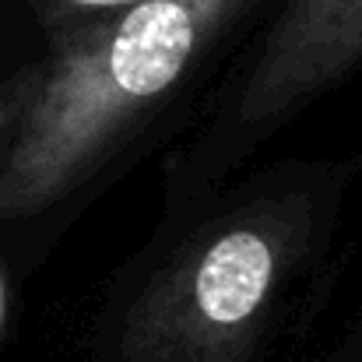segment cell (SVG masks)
I'll return each mask as SVG.
<instances>
[{"label":"cell","mask_w":362,"mask_h":362,"mask_svg":"<svg viewBox=\"0 0 362 362\" xmlns=\"http://www.w3.org/2000/svg\"><path fill=\"white\" fill-rule=\"evenodd\" d=\"M331 201V173L303 169L187 218L103 313L92 362H274Z\"/></svg>","instance_id":"obj_1"},{"label":"cell","mask_w":362,"mask_h":362,"mask_svg":"<svg viewBox=\"0 0 362 362\" xmlns=\"http://www.w3.org/2000/svg\"><path fill=\"white\" fill-rule=\"evenodd\" d=\"M260 0H144L60 39L28 110L11 201L46 204L95 180Z\"/></svg>","instance_id":"obj_2"},{"label":"cell","mask_w":362,"mask_h":362,"mask_svg":"<svg viewBox=\"0 0 362 362\" xmlns=\"http://www.w3.org/2000/svg\"><path fill=\"white\" fill-rule=\"evenodd\" d=\"M362 67V0H281L226 106L173 169V197L204 201L243 158Z\"/></svg>","instance_id":"obj_3"},{"label":"cell","mask_w":362,"mask_h":362,"mask_svg":"<svg viewBox=\"0 0 362 362\" xmlns=\"http://www.w3.org/2000/svg\"><path fill=\"white\" fill-rule=\"evenodd\" d=\"M137 4H144V0H49V14L60 28V39H67L74 32H85L92 25L117 18Z\"/></svg>","instance_id":"obj_4"},{"label":"cell","mask_w":362,"mask_h":362,"mask_svg":"<svg viewBox=\"0 0 362 362\" xmlns=\"http://www.w3.org/2000/svg\"><path fill=\"white\" fill-rule=\"evenodd\" d=\"M331 362H362V334L349 338V341H345V349H341Z\"/></svg>","instance_id":"obj_5"},{"label":"cell","mask_w":362,"mask_h":362,"mask_svg":"<svg viewBox=\"0 0 362 362\" xmlns=\"http://www.w3.org/2000/svg\"><path fill=\"white\" fill-rule=\"evenodd\" d=\"M4 317H7V285H4V274H0V327H4Z\"/></svg>","instance_id":"obj_6"}]
</instances>
